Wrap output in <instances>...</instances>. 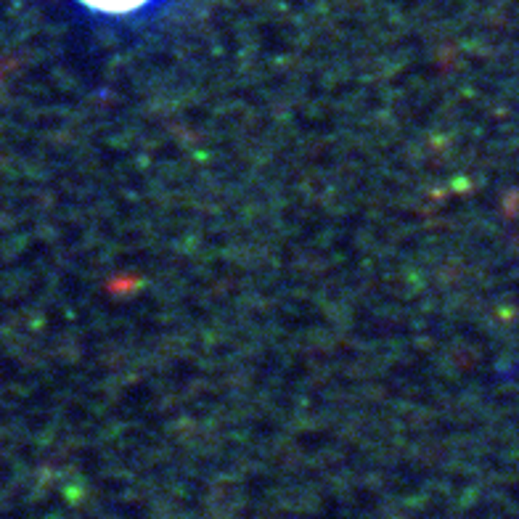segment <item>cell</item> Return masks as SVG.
Returning a JSON list of instances; mask_svg holds the SVG:
<instances>
[{
	"label": "cell",
	"mask_w": 519,
	"mask_h": 519,
	"mask_svg": "<svg viewBox=\"0 0 519 519\" xmlns=\"http://www.w3.org/2000/svg\"><path fill=\"white\" fill-rule=\"evenodd\" d=\"M80 3H85L101 14H133V11H140L143 6H149L154 0H80Z\"/></svg>",
	"instance_id": "1"
}]
</instances>
